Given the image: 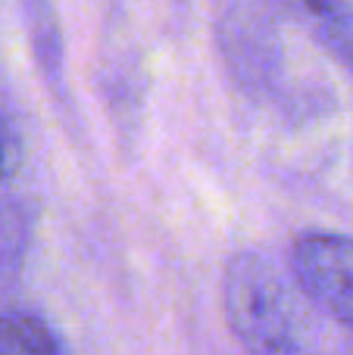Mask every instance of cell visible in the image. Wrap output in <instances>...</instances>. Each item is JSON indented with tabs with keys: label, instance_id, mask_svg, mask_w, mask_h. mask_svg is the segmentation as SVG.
Segmentation results:
<instances>
[{
	"label": "cell",
	"instance_id": "cell-4",
	"mask_svg": "<svg viewBox=\"0 0 353 355\" xmlns=\"http://www.w3.org/2000/svg\"><path fill=\"white\" fill-rule=\"evenodd\" d=\"M313 25L322 47L353 66V0H331L322 12L313 16Z\"/></svg>",
	"mask_w": 353,
	"mask_h": 355
},
{
	"label": "cell",
	"instance_id": "cell-6",
	"mask_svg": "<svg viewBox=\"0 0 353 355\" xmlns=\"http://www.w3.org/2000/svg\"><path fill=\"white\" fill-rule=\"evenodd\" d=\"M294 3H300V6H304V10L310 12V19H313V16H316V12H322L325 6L331 3V0H294Z\"/></svg>",
	"mask_w": 353,
	"mask_h": 355
},
{
	"label": "cell",
	"instance_id": "cell-2",
	"mask_svg": "<svg viewBox=\"0 0 353 355\" xmlns=\"http://www.w3.org/2000/svg\"><path fill=\"white\" fill-rule=\"evenodd\" d=\"M291 268L304 293L353 331V240L304 234L291 250Z\"/></svg>",
	"mask_w": 353,
	"mask_h": 355
},
{
	"label": "cell",
	"instance_id": "cell-1",
	"mask_svg": "<svg viewBox=\"0 0 353 355\" xmlns=\"http://www.w3.org/2000/svg\"><path fill=\"white\" fill-rule=\"evenodd\" d=\"M225 318L250 355H291V321L275 271L254 252L225 265Z\"/></svg>",
	"mask_w": 353,
	"mask_h": 355
},
{
	"label": "cell",
	"instance_id": "cell-3",
	"mask_svg": "<svg viewBox=\"0 0 353 355\" xmlns=\"http://www.w3.org/2000/svg\"><path fill=\"white\" fill-rule=\"evenodd\" d=\"M0 355H63L56 334L31 315H0Z\"/></svg>",
	"mask_w": 353,
	"mask_h": 355
},
{
	"label": "cell",
	"instance_id": "cell-5",
	"mask_svg": "<svg viewBox=\"0 0 353 355\" xmlns=\"http://www.w3.org/2000/svg\"><path fill=\"white\" fill-rule=\"evenodd\" d=\"M16 141H13L10 128L3 125V119H0V178L10 175V168L16 166Z\"/></svg>",
	"mask_w": 353,
	"mask_h": 355
}]
</instances>
